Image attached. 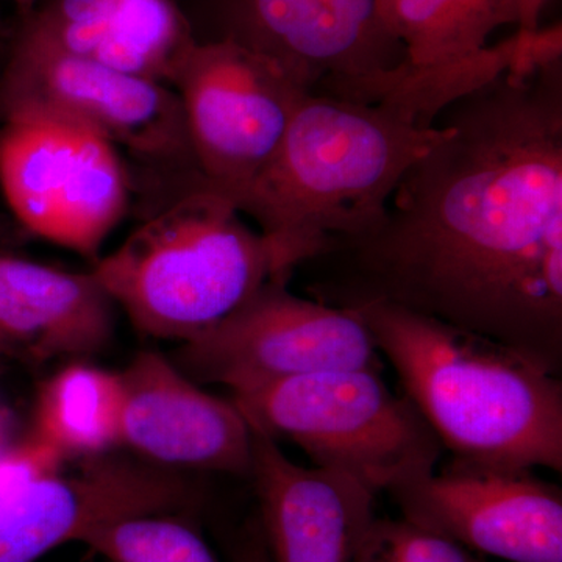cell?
Returning <instances> with one entry per match:
<instances>
[{
    "mask_svg": "<svg viewBox=\"0 0 562 562\" xmlns=\"http://www.w3.org/2000/svg\"><path fill=\"white\" fill-rule=\"evenodd\" d=\"M550 0H520L519 31L532 32L539 27L541 14Z\"/></svg>",
    "mask_w": 562,
    "mask_h": 562,
    "instance_id": "obj_22",
    "label": "cell"
},
{
    "mask_svg": "<svg viewBox=\"0 0 562 562\" xmlns=\"http://www.w3.org/2000/svg\"><path fill=\"white\" fill-rule=\"evenodd\" d=\"M172 88L199 173L235 205L310 94L271 58L232 38L198 41Z\"/></svg>",
    "mask_w": 562,
    "mask_h": 562,
    "instance_id": "obj_9",
    "label": "cell"
},
{
    "mask_svg": "<svg viewBox=\"0 0 562 562\" xmlns=\"http://www.w3.org/2000/svg\"><path fill=\"white\" fill-rule=\"evenodd\" d=\"M91 271L136 330L184 344L260 290L272 265L260 232L198 176Z\"/></svg>",
    "mask_w": 562,
    "mask_h": 562,
    "instance_id": "obj_4",
    "label": "cell"
},
{
    "mask_svg": "<svg viewBox=\"0 0 562 562\" xmlns=\"http://www.w3.org/2000/svg\"><path fill=\"white\" fill-rule=\"evenodd\" d=\"M350 312L452 460L562 472L561 373L527 351L401 306Z\"/></svg>",
    "mask_w": 562,
    "mask_h": 562,
    "instance_id": "obj_3",
    "label": "cell"
},
{
    "mask_svg": "<svg viewBox=\"0 0 562 562\" xmlns=\"http://www.w3.org/2000/svg\"><path fill=\"white\" fill-rule=\"evenodd\" d=\"M475 50L487 47L491 33L520 22V0H453Z\"/></svg>",
    "mask_w": 562,
    "mask_h": 562,
    "instance_id": "obj_21",
    "label": "cell"
},
{
    "mask_svg": "<svg viewBox=\"0 0 562 562\" xmlns=\"http://www.w3.org/2000/svg\"><path fill=\"white\" fill-rule=\"evenodd\" d=\"M9 2L16 3V5H20L21 9L25 10V13H27V11L35 9V7L38 5L41 0H9Z\"/></svg>",
    "mask_w": 562,
    "mask_h": 562,
    "instance_id": "obj_25",
    "label": "cell"
},
{
    "mask_svg": "<svg viewBox=\"0 0 562 562\" xmlns=\"http://www.w3.org/2000/svg\"><path fill=\"white\" fill-rule=\"evenodd\" d=\"M443 133L394 103L306 94L271 161L236 201L268 244L271 280L290 284L325 244L379 220Z\"/></svg>",
    "mask_w": 562,
    "mask_h": 562,
    "instance_id": "obj_2",
    "label": "cell"
},
{
    "mask_svg": "<svg viewBox=\"0 0 562 562\" xmlns=\"http://www.w3.org/2000/svg\"><path fill=\"white\" fill-rule=\"evenodd\" d=\"M70 461L49 443L29 435L0 452V508L36 480L60 472Z\"/></svg>",
    "mask_w": 562,
    "mask_h": 562,
    "instance_id": "obj_20",
    "label": "cell"
},
{
    "mask_svg": "<svg viewBox=\"0 0 562 562\" xmlns=\"http://www.w3.org/2000/svg\"><path fill=\"white\" fill-rule=\"evenodd\" d=\"M251 482L271 562H355L375 516L376 492L331 469L303 468L251 430Z\"/></svg>",
    "mask_w": 562,
    "mask_h": 562,
    "instance_id": "obj_14",
    "label": "cell"
},
{
    "mask_svg": "<svg viewBox=\"0 0 562 562\" xmlns=\"http://www.w3.org/2000/svg\"><path fill=\"white\" fill-rule=\"evenodd\" d=\"M198 40L173 0H120L91 60L172 87Z\"/></svg>",
    "mask_w": 562,
    "mask_h": 562,
    "instance_id": "obj_17",
    "label": "cell"
},
{
    "mask_svg": "<svg viewBox=\"0 0 562 562\" xmlns=\"http://www.w3.org/2000/svg\"><path fill=\"white\" fill-rule=\"evenodd\" d=\"M436 122L446 133L382 216L297 269L305 292L342 310L401 306L561 373L562 61L506 69Z\"/></svg>",
    "mask_w": 562,
    "mask_h": 562,
    "instance_id": "obj_1",
    "label": "cell"
},
{
    "mask_svg": "<svg viewBox=\"0 0 562 562\" xmlns=\"http://www.w3.org/2000/svg\"><path fill=\"white\" fill-rule=\"evenodd\" d=\"M120 379L121 447L138 460L250 476L251 431L235 403L201 390L158 351H140Z\"/></svg>",
    "mask_w": 562,
    "mask_h": 562,
    "instance_id": "obj_13",
    "label": "cell"
},
{
    "mask_svg": "<svg viewBox=\"0 0 562 562\" xmlns=\"http://www.w3.org/2000/svg\"><path fill=\"white\" fill-rule=\"evenodd\" d=\"M403 519L509 562H562V494L532 475L450 460L391 487Z\"/></svg>",
    "mask_w": 562,
    "mask_h": 562,
    "instance_id": "obj_11",
    "label": "cell"
},
{
    "mask_svg": "<svg viewBox=\"0 0 562 562\" xmlns=\"http://www.w3.org/2000/svg\"><path fill=\"white\" fill-rule=\"evenodd\" d=\"M355 562H482L471 550L408 520L375 519Z\"/></svg>",
    "mask_w": 562,
    "mask_h": 562,
    "instance_id": "obj_19",
    "label": "cell"
},
{
    "mask_svg": "<svg viewBox=\"0 0 562 562\" xmlns=\"http://www.w3.org/2000/svg\"><path fill=\"white\" fill-rule=\"evenodd\" d=\"M11 419L10 413L5 412V409L0 408V452L5 450L9 443V435H10Z\"/></svg>",
    "mask_w": 562,
    "mask_h": 562,
    "instance_id": "obj_24",
    "label": "cell"
},
{
    "mask_svg": "<svg viewBox=\"0 0 562 562\" xmlns=\"http://www.w3.org/2000/svg\"><path fill=\"white\" fill-rule=\"evenodd\" d=\"M236 562H271V560H269V554L262 547H250V549L244 550L239 554Z\"/></svg>",
    "mask_w": 562,
    "mask_h": 562,
    "instance_id": "obj_23",
    "label": "cell"
},
{
    "mask_svg": "<svg viewBox=\"0 0 562 562\" xmlns=\"http://www.w3.org/2000/svg\"><path fill=\"white\" fill-rule=\"evenodd\" d=\"M22 106L80 122L157 171L199 173L172 87L68 54L20 32L0 79V114Z\"/></svg>",
    "mask_w": 562,
    "mask_h": 562,
    "instance_id": "obj_8",
    "label": "cell"
},
{
    "mask_svg": "<svg viewBox=\"0 0 562 562\" xmlns=\"http://www.w3.org/2000/svg\"><path fill=\"white\" fill-rule=\"evenodd\" d=\"M120 373L66 366L40 387L32 435L68 461L113 453L121 447Z\"/></svg>",
    "mask_w": 562,
    "mask_h": 562,
    "instance_id": "obj_16",
    "label": "cell"
},
{
    "mask_svg": "<svg viewBox=\"0 0 562 562\" xmlns=\"http://www.w3.org/2000/svg\"><path fill=\"white\" fill-rule=\"evenodd\" d=\"M221 38L276 61L310 94L368 102L406 61L376 0H222Z\"/></svg>",
    "mask_w": 562,
    "mask_h": 562,
    "instance_id": "obj_10",
    "label": "cell"
},
{
    "mask_svg": "<svg viewBox=\"0 0 562 562\" xmlns=\"http://www.w3.org/2000/svg\"><path fill=\"white\" fill-rule=\"evenodd\" d=\"M232 402L251 430L295 443L317 468L347 473L376 494L435 471L443 452L379 369L295 376L232 394Z\"/></svg>",
    "mask_w": 562,
    "mask_h": 562,
    "instance_id": "obj_5",
    "label": "cell"
},
{
    "mask_svg": "<svg viewBox=\"0 0 562 562\" xmlns=\"http://www.w3.org/2000/svg\"><path fill=\"white\" fill-rule=\"evenodd\" d=\"M379 349L357 313L301 297L269 280L211 330L181 344L177 366L232 394L341 369H379Z\"/></svg>",
    "mask_w": 562,
    "mask_h": 562,
    "instance_id": "obj_7",
    "label": "cell"
},
{
    "mask_svg": "<svg viewBox=\"0 0 562 562\" xmlns=\"http://www.w3.org/2000/svg\"><path fill=\"white\" fill-rule=\"evenodd\" d=\"M114 302L94 273L70 272L0 254V338L46 362L105 349Z\"/></svg>",
    "mask_w": 562,
    "mask_h": 562,
    "instance_id": "obj_15",
    "label": "cell"
},
{
    "mask_svg": "<svg viewBox=\"0 0 562 562\" xmlns=\"http://www.w3.org/2000/svg\"><path fill=\"white\" fill-rule=\"evenodd\" d=\"M0 191L22 227L98 260L131 205L121 151L87 125L22 106L0 114Z\"/></svg>",
    "mask_w": 562,
    "mask_h": 562,
    "instance_id": "obj_6",
    "label": "cell"
},
{
    "mask_svg": "<svg viewBox=\"0 0 562 562\" xmlns=\"http://www.w3.org/2000/svg\"><path fill=\"white\" fill-rule=\"evenodd\" d=\"M2 355H14V351L13 349H11L9 344H7L5 341H3L2 338H0V357H2Z\"/></svg>",
    "mask_w": 562,
    "mask_h": 562,
    "instance_id": "obj_26",
    "label": "cell"
},
{
    "mask_svg": "<svg viewBox=\"0 0 562 562\" xmlns=\"http://www.w3.org/2000/svg\"><path fill=\"white\" fill-rule=\"evenodd\" d=\"M81 543L110 562H221L176 513L124 517L95 528Z\"/></svg>",
    "mask_w": 562,
    "mask_h": 562,
    "instance_id": "obj_18",
    "label": "cell"
},
{
    "mask_svg": "<svg viewBox=\"0 0 562 562\" xmlns=\"http://www.w3.org/2000/svg\"><path fill=\"white\" fill-rule=\"evenodd\" d=\"M0 508V562H35L124 517L179 513L195 492L177 472L120 454L74 461Z\"/></svg>",
    "mask_w": 562,
    "mask_h": 562,
    "instance_id": "obj_12",
    "label": "cell"
}]
</instances>
